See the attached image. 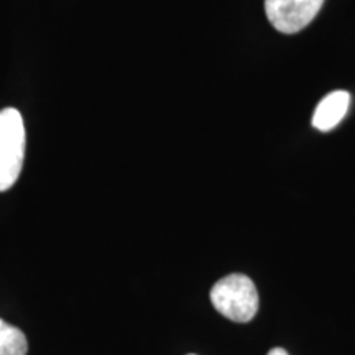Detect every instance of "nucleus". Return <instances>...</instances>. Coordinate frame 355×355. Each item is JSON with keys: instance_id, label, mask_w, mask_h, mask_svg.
<instances>
[{"instance_id": "f257e3e1", "label": "nucleus", "mask_w": 355, "mask_h": 355, "mask_svg": "<svg viewBox=\"0 0 355 355\" xmlns=\"http://www.w3.org/2000/svg\"><path fill=\"white\" fill-rule=\"evenodd\" d=\"M212 306L234 322H248L259 311V293L247 275L232 273L219 279L211 290Z\"/></svg>"}, {"instance_id": "f03ea898", "label": "nucleus", "mask_w": 355, "mask_h": 355, "mask_svg": "<svg viewBox=\"0 0 355 355\" xmlns=\"http://www.w3.org/2000/svg\"><path fill=\"white\" fill-rule=\"evenodd\" d=\"M26 132L17 109L0 110V193L10 189L19 180L25 159Z\"/></svg>"}, {"instance_id": "7ed1b4c3", "label": "nucleus", "mask_w": 355, "mask_h": 355, "mask_svg": "<svg viewBox=\"0 0 355 355\" xmlns=\"http://www.w3.org/2000/svg\"><path fill=\"white\" fill-rule=\"evenodd\" d=\"M324 0H265L268 21L285 35L298 33L316 19Z\"/></svg>"}, {"instance_id": "20e7f679", "label": "nucleus", "mask_w": 355, "mask_h": 355, "mask_svg": "<svg viewBox=\"0 0 355 355\" xmlns=\"http://www.w3.org/2000/svg\"><path fill=\"white\" fill-rule=\"evenodd\" d=\"M350 96L345 91H334L319 102L314 110L313 125L321 132H329L345 117L349 110Z\"/></svg>"}, {"instance_id": "39448f33", "label": "nucleus", "mask_w": 355, "mask_h": 355, "mask_svg": "<svg viewBox=\"0 0 355 355\" xmlns=\"http://www.w3.org/2000/svg\"><path fill=\"white\" fill-rule=\"evenodd\" d=\"M28 343L19 327L0 319V355H26Z\"/></svg>"}, {"instance_id": "423d86ee", "label": "nucleus", "mask_w": 355, "mask_h": 355, "mask_svg": "<svg viewBox=\"0 0 355 355\" xmlns=\"http://www.w3.org/2000/svg\"><path fill=\"white\" fill-rule=\"evenodd\" d=\"M266 355H290V354H288L285 349H282V347H275V349L270 350V352L266 354Z\"/></svg>"}, {"instance_id": "0eeeda50", "label": "nucleus", "mask_w": 355, "mask_h": 355, "mask_svg": "<svg viewBox=\"0 0 355 355\" xmlns=\"http://www.w3.org/2000/svg\"><path fill=\"white\" fill-rule=\"evenodd\" d=\"M189 355H194V354H189Z\"/></svg>"}]
</instances>
